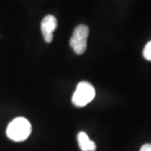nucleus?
I'll use <instances>...</instances> for the list:
<instances>
[{
  "mask_svg": "<svg viewBox=\"0 0 151 151\" xmlns=\"http://www.w3.org/2000/svg\"><path fill=\"white\" fill-rule=\"evenodd\" d=\"M78 145L81 151H95L96 150V144L89 138L85 132H80L77 134Z\"/></svg>",
  "mask_w": 151,
  "mask_h": 151,
  "instance_id": "obj_5",
  "label": "nucleus"
},
{
  "mask_svg": "<svg viewBox=\"0 0 151 151\" xmlns=\"http://www.w3.org/2000/svg\"><path fill=\"white\" fill-rule=\"evenodd\" d=\"M88 35L89 28L85 24H80L75 28L70 40V45L76 54L82 55L85 53Z\"/></svg>",
  "mask_w": 151,
  "mask_h": 151,
  "instance_id": "obj_3",
  "label": "nucleus"
},
{
  "mask_svg": "<svg viewBox=\"0 0 151 151\" xmlns=\"http://www.w3.org/2000/svg\"><path fill=\"white\" fill-rule=\"evenodd\" d=\"M143 55H144V57L147 60L151 61V41H150L145 45V47L144 49V51H143Z\"/></svg>",
  "mask_w": 151,
  "mask_h": 151,
  "instance_id": "obj_6",
  "label": "nucleus"
},
{
  "mask_svg": "<svg viewBox=\"0 0 151 151\" xmlns=\"http://www.w3.org/2000/svg\"><path fill=\"white\" fill-rule=\"evenodd\" d=\"M32 131L29 121L25 118L19 117L11 121L9 124L6 134L8 138L15 142H21L27 139Z\"/></svg>",
  "mask_w": 151,
  "mask_h": 151,
  "instance_id": "obj_1",
  "label": "nucleus"
},
{
  "mask_svg": "<svg viewBox=\"0 0 151 151\" xmlns=\"http://www.w3.org/2000/svg\"><path fill=\"white\" fill-rule=\"evenodd\" d=\"M41 32L46 43H50L53 40V32L57 28V19L51 14L44 18L41 21Z\"/></svg>",
  "mask_w": 151,
  "mask_h": 151,
  "instance_id": "obj_4",
  "label": "nucleus"
},
{
  "mask_svg": "<svg viewBox=\"0 0 151 151\" xmlns=\"http://www.w3.org/2000/svg\"><path fill=\"white\" fill-rule=\"evenodd\" d=\"M96 95L95 89L91 83L87 81H81L76 88L72 96V103L77 108H83L91 103Z\"/></svg>",
  "mask_w": 151,
  "mask_h": 151,
  "instance_id": "obj_2",
  "label": "nucleus"
},
{
  "mask_svg": "<svg viewBox=\"0 0 151 151\" xmlns=\"http://www.w3.org/2000/svg\"><path fill=\"white\" fill-rule=\"evenodd\" d=\"M139 151H151V144H145L141 147Z\"/></svg>",
  "mask_w": 151,
  "mask_h": 151,
  "instance_id": "obj_7",
  "label": "nucleus"
}]
</instances>
